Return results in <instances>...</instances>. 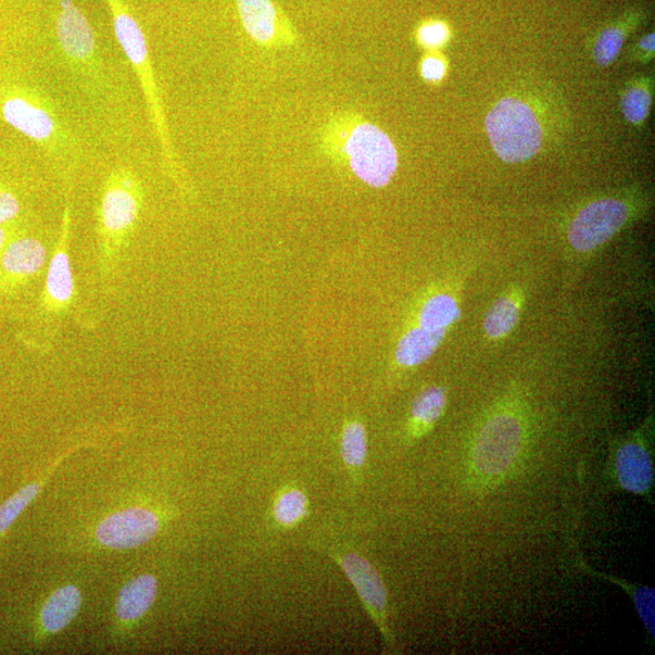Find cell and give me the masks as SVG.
Listing matches in <instances>:
<instances>
[{"mask_svg":"<svg viewBox=\"0 0 655 655\" xmlns=\"http://www.w3.org/2000/svg\"><path fill=\"white\" fill-rule=\"evenodd\" d=\"M54 69L97 119L122 108V86L103 53L96 32L74 0H58L53 17Z\"/></svg>","mask_w":655,"mask_h":655,"instance_id":"6da1fadb","label":"cell"},{"mask_svg":"<svg viewBox=\"0 0 655 655\" xmlns=\"http://www.w3.org/2000/svg\"><path fill=\"white\" fill-rule=\"evenodd\" d=\"M0 117L64 166H71L81 154L82 146L64 112L38 87L0 82Z\"/></svg>","mask_w":655,"mask_h":655,"instance_id":"7a4b0ae2","label":"cell"},{"mask_svg":"<svg viewBox=\"0 0 655 655\" xmlns=\"http://www.w3.org/2000/svg\"><path fill=\"white\" fill-rule=\"evenodd\" d=\"M145 204V188L128 166H116L107 174L96 209V232L101 271L116 269L122 251L128 246Z\"/></svg>","mask_w":655,"mask_h":655,"instance_id":"3957f363","label":"cell"},{"mask_svg":"<svg viewBox=\"0 0 655 655\" xmlns=\"http://www.w3.org/2000/svg\"><path fill=\"white\" fill-rule=\"evenodd\" d=\"M328 154L346 162L363 183L381 188L397 170V150L389 137L360 116L344 115L328 125L324 137Z\"/></svg>","mask_w":655,"mask_h":655,"instance_id":"277c9868","label":"cell"},{"mask_svg":"<svg viewBox=\"0 0 655 655\" xmlns=\"http://www.w3.org/2000/svg\"><path fill=\"white\" fill-rule=\"evenodd\" d=\"M106 2L111 11L116 40L125 58L129 61L138 82L142 84L149 118L157 132L164 157H166L169 166H173V150L168 137L166 117H164L145 33L124 0H106Z\"/></svg>","mask_w":655,"mask_h":655,"instance_id":"5b68a950","label":"cell"},{"mask_svg":"<svg viewBox=\"0 0 655 655\" xmlns=\"http://www.w3.org/2000/svg\"><path fill=\"white\" fill-rule=\"evenodd\" d=\"M486 129L496 154L507 163L531 159L543 142V132L532 108L513 97L502 98L490 110Z\"/></svg>","mask_w":655,"mask_h":655,"instance_id":"8992f818","label":"cell"},{"mask_svg":"<svg viewBox=\"0 0 655 655\" xmlns=\"http://www.w3.org/2000/svg\"><path fill=\"white\" fill-rule=\"evenodd\" d=\"M523 428L509 413L498 414L487 422L476 439L474 466L478 474L496 478L508 474L521 453Z\"/></svg>","mask_w":655,"mask_h":655,"instance_id":"52a82bcc","label":"cell"},{"mask_svg":"<svg viewBox=\"0 0 655 655\" xmlns=\"http://www.w3.org/2000/svg\"><path fill=\"white\" fill-rule=\"evenodd\" d=\"M628 218V208L618 199H603L579 211L570 226L569 239L578 251H590L610 241Z\"/></svg>","mask_w":655,"mask_h":655,"instance_id":"ba28073f","label":"cell"},{"mask_svg":"<svg viewBox=\"0 0 655 655\" xmlns=\"http://www.w3.org/2000/svg\"><path fill=\"white\" fill-rule=\"evenodd\" d=\"M71 228L70 208L65 209L55 253L50 260L41 312L44 319L55 321L65 316L74 298V280L69 254Z\"/></svg>","mask_w":655,"mask_h":655,"instance_id":"9c48e42d","label":"cell"},{"mask_svg":"<svg viewBox=\"0 0 655 655\" xmlns=\"http://www.w3.org/2000/svg\"><path fill=\"white\" fill-rule=\"evenodd\" d=\"M335 560L342 566L352 585L355 586L365 610H367L371 618L389 644L393 638L388 627L387 590L380 572L374 569L368 560H365L356 552L340 553V555L335 557Z\"/></svg>","mask_w":655,"mask_h":655,"instance_id":"30bf717a","label":"cell"},{"mask_svg":"<svg viewBox=\"0 0 655 655\" xmlns=\"http://www.w3.org/2000/svg\"><path fill=\"white\" fill-rule=\"evenodd\" d=\"M159 531L157 516L144 508H131L110 514L96 528L101 545L124 550L141 547Z\"/></svg>","mask_w":655,"mask_h":655,"instance_id":"8fae6325","label":"cell"},{"mask_svg":"<svg viewBox=\"0 0 655 655\" xmlns=\"http://www.w3.org/2000/svg\"><path fill=\"white\" fill-rule=\"evenodd\" d=\"M611 475L621 489L640 497H649L654 485V466L644 439L625 440L612 458Z\"/></svg>","mask_w":655,"mask_h":655,"instance_id":"7c38bea8","label":"cell"},{"mask_svg":"<svg viewBox=\"0 0 655 655\" xmlns=\"http://www.w3.org/2000/svg\"><path fill=\"white\" fill-rule=\"evenodd\" d=\"M243 27L257 43L279 48L295 41L294 30L272 0H237Z\"/></svg>","mask_w":655,"mask_h":655,"instance_id":"4fadbf2b","label":"cell"},{"mask_svg":"<svg viewBox=\"0 0 655 655\" xmlns=\"http://www.w3.org/2000/svg\"><path fill=\"white\" fill-rule=\"evenodd\" d=\"M48 260L46 247L31 236H22L7 243L0 256V289L12 291L40 273Z\"/></svg>","mask_w":655,"mask_h":655,"instance_id":"5bb4252c","label":"cell"},{"mask_svg":"<svg viewBox=\"0 0 655 655\" xmlns=\"http://www.w3.org/2000/svg\"><path fill=\"white\" fill-rule=\"evenodd\" d=\"M158 589L157 579L150 574L138 575L125 584L118 595L116 612L123 622L142 618L153 607Z\"/></svg>","mask_w":655,"mask_h":655,"instance_id":"9a60e30c","label":"cell"},{"mask_svg":"<svg viewBox=\"0 0 655 655\" xmlns=\"http://www.w3.org/2000/svg\"><path fill=\"white\" fill-rule=\"evenodd\" d=\"M82 606L81 591L74 585L61 588L44 604L41 621L48 633L56 634L77 616Z\"/></svg>","mask_w":655,"mask_h":655,"instance_id":"2e32d148","label":"cell"},{"mask_svg":"<svg viewBox=\"0 0 655 655\" xmlns=\"http://www.w3.org/2000/svg\"><path fill=\"white\" fill-rule=\"evenodd\" d=\"M446 331H427L424 328H415L401 339L396 351V360L405 367H417L430 358L440 342L445 337Z\"/></svg>","mask_w":655,"mask_h":655,"instance_id":"e0dca14e","label":"cell"},{"mask_svg":"<svg viewBox=\"0 0 655 655\" xmlns=\"http://www.w3.org/2000/svg\"><path fill=\"white\" fill-rule=\"evenodd\" d=\"M460 310L455 299L446 294H439L425 302L419 323L427 331H447V328L457 322Z\"/></svg>","mask_w":655,"mask_h":655,"instance_id":"ac0fdd59","label":"cell"},{"mask_svg":"<svg viewBox=\"0 0 655 655\" xmlns=\"http://www.w3.org/2000/svg\"><path fill=\"white\" fill-rule=\"evenodd\" d=\"M309 513V500L299 488H288L277 497L273 506V518L282 527L291 528L299 524Z\"/></svg>","mask_w":655,"mask_h":655,"instance_id":"d6986e66","label":"cell"},{"mask_svg":"<svg viewBox=\"0 0 655 655\" xmlns=\"http://www.w3.org/2000/svg\"><path fill=\"white\" fill-rule=\"evenodd\" d=\"M447 403L444 387H428L415 397L412 405V418L419 428L430 427L444 414Z\"/></svg>","mask_w":655,"mask_h":655,"instance_id":"ffe728a7","label":"cell"},{"mask_svg":"<svg viewBox=\"0 0 655 655\" xmlns=\"http://www.w3.org/2000/svg\"><path fill=\"white\" fill-rule=\"evenodd\" d=\"M519 318L520 310L516 302L508 298H501L486 314L485 331L489 337L507 336L518 324Z\"/></svg>","mask_w":655,"mask_h":655,"instance_id":"44dd1931","label":"cell"},{"mask_svg":"<svg viewBox=\"0 0 655 655\" xmlns=\"http://www.w3.org/2000/svg\"><path fill=\"white\" fill-rule=\"evenodd\" d=\"M367 433L361 423H349L342 436V457L351 470H361L367 460Z\"/></svg>","mask_w":655,"mask_h":655,"instance_id":"7402d4cb","label":"cell"},{"mask_svg":"<svg viewBox=\"0 0 655 655\" xmlns=\"http://www.w3.org/2000/svg\"><path fill=\"white\" fill-rule=\"evenodd\" d=\"M43 482H32L21 488L18 493L9 498L0 506V534L8 532L12 523L17 521L21 512L34 500L42 488Z\"/></svg>","mask_w":655,"mask_h":655,"instance_id":"603a6c76","label":"cell"},{"mask_svg":"<svg viewBox=\"0 0 655 655\" xmlns=\"http://www.w3.org/2000/svg\"><path fill=\"white\" fill-rule=\"evenodd\" d=\"M651 108V94L644 87H632L622 100V110L625 118L633 124H640L646 119Z\"/></svg>","mask_w":655,"mask_h":655,"instance_id":"cb8c5ba5","label":"cell"},{"mask_svg":"<svg viewBox=\"0 0 655 655\" xmlns=\"http://www.w3.org/2000/svg\"><path fill=\"white\" fill-rule=\"evenodd\" d=\"M624 33L620 29L604 30L594 48V58L600 66H609L621 53Z\"/></svg>","mask_w":655,"mask_h":655,"instance_id":"d4e9b609","label":"cell"},{"mask_svg":"<svg viewBox=\"0 0 655 655\" xmlns=\"http://www.w3.org/2000/svg\"><path fill=\"white\" fill-rule=\"evenodd\" d=\"M20 211L21 206L17 195L0 185V226L15 220Z\"/></svg>","mask_w":655,"mask_h":655,"instance_id":"484cf974","label":"cell"},{"mask_svg":"<svg viewBox=\"0 0 655 655\" xmlns=\"http://www.w3.org/2000/svg\"><path fill=\"white\" fill-rule=\"evenodd\" d=\"M419 41L427 48H437L443 45L448 38V30L444 23H426L419 30Z\"/></svg>","mask_w":655,"mask_h":655,"instance_id":"4316f807","label":"cell"},{"mask_svg":"<svg viewBox=\"0 0 655 655\" xmlns=\"http://www.w3.org/2000/svg\"><path fill=\"white\" fill-rule=\"evenodd\" d=\"M446 72V66L443 61L437 58H426L423 61L422 74L428 82H438L443 80Z\"/></svg>","mask_w":655,"mask_h":655,"instance_id":"83f0119b","label":"cell"},{"mask_svg":"<svg viewBox=\"0 0 655 655\" xmlns=\"http://www.w3.org/2000/svg\"><path fill=\"white\" fill-rule=\"evenodd\" d=\"M654 34H648L640 42L642 49L647 50V52H654Z\"/></svg>","mask_w":655,"mask_h":655,"instance_id":"f1b7e54d","label":"cell"},{"mask_svg":"<svg viewBox=\"0 0 655 655\" xmlns=\"http://www.w3.org/2000/svg\"><path fill=\"white\" fill-rule=\"evenodd\" d=\"M6 246H7V230L4 229V226H0V256H2Z\"/></svg>","mask_w":655,"mask_h":655,"instance_id":"f546056e","label":"cell"}]
</instances>
